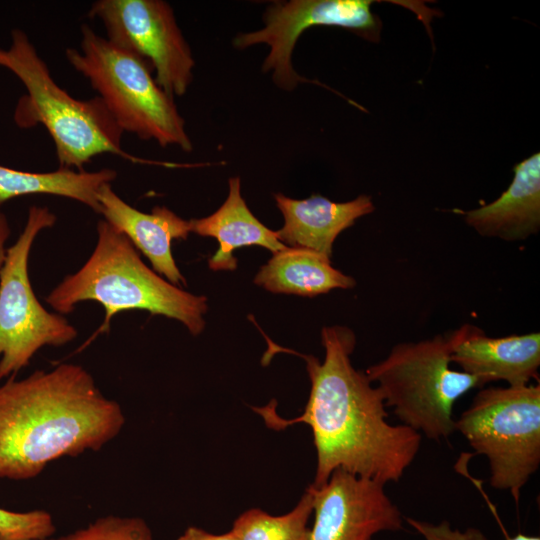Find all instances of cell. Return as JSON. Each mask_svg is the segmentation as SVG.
<instances>
[{
    "mask_svg": "<svg viewBox=\"0 0 540 540\" xmlns=\"http://www.w3.org/2000/svg\"><path fill=\"white\" fill-rule=\"evenodd\" d=\"M373 0H290L275 1L263 13L264 26L233 39L237 49L265 44L269 52L262 71L271 72L274 83L292 91L299 82H311L296 73L292 54L300 35L312 26H337L377 43L382 22L371 10Z\"/></svg>",
    "mask_w": 540,
    "mask_h": 540,
    "instance_id": "30bf717a",
    "label": "cell"
},
{
    "mask_svg": "<svg viewBox=\"0 0 540 540\" xmlns=\"http://www.w3.org/2000/svg\"><path fill=\"white\" fill-rule=\"evenodd\" d=\"M71 66L89 80L123 132L162 147L193 149L174 98L152 76V68L135 53L81 26L80 49L65 52Z\"/></svg>",
    "mask_w": 540,
    "mask_h": 540,
    "instance_id": "5b68a950",
    "label": "cell"
},
{
    "mask_svg": "<svg viewBox=\"0 0 540 540\" xmlns=\"http://www.w3.org/2000/svg\"><path fill=\"white\" fill-rule=\"evenodd\" d=\"M116 177L117 172L108 168L94 172L67 168L27 172L0 165V205L26 195L51 194L73 199L99 213V190Z\"/></svg>",
    "mask_w": 540,
    "mask_h": 540,
    "instance_id": "ac0fdd59",
    "label": "cell"
},
{
    "mask_svg": "<svg viewBox=\"0 0 540 540\" xmlns=\"http://www.w3.org/2000/svg\"><path fill=\"white\" fill-rule=\"evenodd\" d=\"M98 202L103 219L146 256L155 272L173 285L186 284L173 258L171 243L188 237L190 220L182 219L165 206H156L150 213L139 211L121 199L111 184L100 188Z\"/></svg>",
    "mask_w": 540,
    "mask_h": 540,
    "instance_id": "4fadbf2b",
    "label": "cell"
},
{
    "mask_svg": "<svg viewBox=\"0 0 540 540\" xmlns=\"http://www.w3.org/2000/svg\"><path fill=\"white\" fill-rule=\"evenodd\" d=\"M177 540H237L230 530L224 534H212L198 527H188Z\"/></svg>",
    "mask_w": 540,
    "mask_h": 540,
    "instance_id": "603a6c76",
    "label": "cell"
},
{
    "mask_svg": "<svg viewBox=\"0 0 540 540\" xmlns=\"http://www.w3.org/2000/svg\"><path fill=\"white\" fill-rule=\"evenodd\" d=\"M405 521L416 530L425 540H488L485 534L475 527H469L465 531L453 529L446 520L439 524L427 521L405 518Z\"/></svg>",
    "mask_w": 540,
    "mask_h": 540,
    "instance_id": "7402d4cb",
    "label": "cell"
},
{
    "mask_svg": "<svg viewBox=\"0 0 540 540\" xmlns=\"http://www.w3.org/2000/svg\"><path fill=\"white\" fill-rule=\"evenodd\" d=\"M10 225L6 215L0 212V270L6 257V242L10 236Z\"/></svg>",
    "mask_w": 540,
    "mask_h": 540,
    "instance_id": "cb8c5ba5",
    "label": "cell"
},
{
    "mask_svg": "<svg viewBox=\"0 0 540 540\" xmlns=\"http://www.w3.org/2000/svg\"><path fill=\"white\" fill-rule=\"evenodd\" d=\"M384 484L336 469L320 487L308 488L314 520L309 540H371L403 529L404 518Z\"/></svg>",
    "mask_w": 540,
    "mask_h": 540,
    "instance_id": "8fae6325",
    "label": "cell"
},
{
    "mask_svg": "<svg viewBox=\"0 0 540 540\" xmlns=\"http://www.w3.org/2000/svg\"><path fill=\"white\" fill-rule=\"evenodd\" d=\"M451 363L475 376L481 384L503 380L508 386L539 381L540 333L489 337L473 326L454 330Z\"/></svg>",
    "mask_w": 540,
    "mask_h": 540,
    "instance_id": "7c38bea8",
    "label": "cell"
},
{
    "mask_svg": "<svg viewBox=\"0 0 540 540\" xmlns=\"http://www.w3.org/2000/svg\"><path fill=\"white\" fill-rule=\"evenodd\" d=\"M476 454L487 458L489 482L518 503L540 465V384L481 389L455 420Z\"/></svg>",
    "mask_w": 540,
    "mask_h": 540,
    "instance_id": "52a82bcc",
    "label": "cell"
},
{
    "mask_svg": "<svg viewBox=\"0 0 540 540\" xmlns=\"http://www.w3.org/2000/svg\"><path fill=\"white\" fill-rule=\"evenodd\" d=\"M55 531L53 518L47 511L14 512L0 508V540H44Z\"/></svg>",
    "mask_w": 540,
    "mask_h": 540,
    "instance_id": "44dd1931",
    "label": "cell"
},
{
    "mask_svg": "<svg viewBox=\"0 0 540 540\" xmlns=\"http://www.w3.org/2000/svg\"><path fill=\"white\" fill-rule=\"evenodd\" d=\"M125 425L81 365L59 364L0 386V478L29 480L49 463L98 451Z\"/></svg>",
    "mask_w": 540,
    "mask_h": 540,
    "instance_id": "7a4b0ae2",
    "label": "cell"
},
{
    "mask_svg": "<svg viewBox=\"0 0 540 540\" xmlns=\"http://www.w3.org/2000/svg\"><path fill=\"white\" fill-rule=\"evenodd\" d=\"M507 540H540V537L518 533L513 537H507Z\"/></svg>",
    "mask_w": 540,
    "mask_h": 540,
    "instance_id": "d4e9b609",
    "label": "cell"
},
{
    "mask_svg": "<svg viewBox=\"0 0 540 540\" xmlns=\"http://www.w3.org/2000/svg\"><path fill=\"white\" fill-rule=\"evenodd\" d=\"M321 343L325 350L323 361L292 352L306 362L311 383L302 414L285 420L271 412L269 406L256 411L275 429L300 422L311 428L317 455L313 487L323 485L336 469L384 485L398 482L416 458L422 435L387 421L380 390L351 362L356 337L350 328L323 327Z\"/></svg>",
    "mask_w": 540,
    "mask_h": 540,
    "instance_id": "6da1fadb",
    "label": "cell"
},
{
    "mask_svg": "<svg viewBox=\"0 0 540 540\" xmlns=\"http://www.w3.org/2000/svg\"><path fill=\"white\" fill-rule=\"evenodd\" d=\"M465 222L479 235L520 241L540 229V154L514 166V178L493 202L464 213Z\"/></svg>",
    "mask_w": 540,
    "mask_h": 540,
    "instance_id": "9a60e30c",
    "label": "cell"
},
{
    "mask_svg": "<svg viewBox=\"0 0 540 540\" xmlns=\"http://www.w3.org/2000/svg\"><path fill=\"white\" fill-rule=\"evenodd\" d=\"M284 224L277 231L285 246L306 248L331 257L334 241L355 221L375 210L370 196L360 195L348 202H333L322 195L296 200L274 194Z\"/></svg>",
    "mask_w": 540,
    "mask_h": 540,
    "instance_id": "5bb4252c",
    "label": "cell"
},
{
    "mask_svg": "<svg viewBox=\"0 0 540 540\" xmlns=\"http://www.w3.org/2000/svg\"><path fill=\"white\" fill-rule=\"evenodd\" d=\"M84 301L104 308L97 334L108 332L112 318L129 310L175 319L192 335H199L206 325L207 298L173 285L150 269L130 240L104 219L97 223V241L90 257L46 297L61 315L73 312Z\"/></svg>",
    "mask_w": 540,
    "mask_h": 540,
    "instance_id": "3957f363",
    "label": "cell"
},
{
    "mask_svg": "<svg viewBox=\"0 0 540 540\" xmlns=\"http://www.w3.org/2000/svg\"><path fill=\"white\" fill-rule=\"evenodd\" d=\"M44 540H153V537L143 519L110 515L68 535Z\"/></svg>",
    "mask_w": 540,
    "mask_h": 540,
    "instance_id": "ffe728a7",
    "label": "cell"
},
{
    "mask_svg": "<svg viewBox=\"0 0 540 540\" xmlns=\"http://www.w3.org/2000/svg\"><path fill=\"white\" fill-rule=\"evenodd\" d=\"M228 196L224 203L211 215L191 219V232L203 237L217 239L219 248L209 259L210 269L235 270L237 259L233 251L243 246L257 245L273 253L285 249L277 231L270 230L250 211L241 195L239 177L228 181Z\"/></svg>",
    "mask_w": 540,
    "mask_h": 540,
    "instance_id": "2e32d148",
    "label": "cell"
},
{
    "mask_svg": "<svg viewBox=\"0 0 540 540\" xmlns=\"http://www.w3.org/2000/svg\"><path fill=\"white\" fill-rule=\"evenodd\" d=\"M454 331L418 342H401L366 370L386 407L403 424L440 441L455 431L457 400L483 385L475 376L451 367Z\"/></svg>",
    "mask_w": 540,
    "mask_h": 540,
    "instance_id": "8992f818",
    "label": "cell"
},
{
    "mask_svg": "<svg viewBox=\"0 0 540 540\" xmlns=\"http://www.w3.org/2000/svg\"><path fill=\"white\" fill-rule=\"evenodd\" d=\"M56 220L47 207L31 206L21 234L7 248L0 270V380L28 366L42 347L63 346L78 335L63 315L42 306L29 277L32 245Z\"/></svg>",
    "mask_w": 540,
    "mask_h": 540,
    "instance_id": "ba28073f",
    "label": "cell"
},
{
    "mask_svg": "<svg viewBox=\"0 0 540 540\" xmlns=\"http://www.w3.org/2000/svg\"><path fill=\"white\" fill-rule=\"evenodd\" d=\"M254 283L272 293L313 297L333 289L353 288L356 281L335 269L330 258L319 252L286 247L273 253Z\"/></svg>",
    "mask_w": 540,
    "mask_h": 540,
    "instance_id": "e0dca14e",
    "label": "cell"
},
{
    "mask_svg": "<svg viewBox=\"0 0 540 540\" xmlns=\"http://www.w3.org/2000/svg\"><path fill=\"white\" fill-rule=\"evenodd\" d=\"M107 39L144 59L155 81L171 97L184 95L195 61L172 7L162 0H98L88 12Z\"/></svg>",
    "mask_w": 540,
    "mask_h": 540,
    "instance_id": "9c48e42d",
    "label": "cell"
},
{
    "mask_svg": "<svg viewBox=\"0 0 540 540\" xmlns=\"http://www.w3.org/2000/svg\"><path fill=\"white\" fill-rule=\"evenodd\" d=\"M0 67L11 71L26 89L14 111L16 125L44 126L54 142L59 168L83 170L93 157L104 153L134 163L175 166L125 152L121 146L124 132L101 98L79 100L62 89L21 29H13L9 47L0 48Z\"/></svg>",
    "mask_w": 540,
    "mask_h": 540,
    "instance_id": "277c9868",
    "label": "cell"
},
{
    "mask_svg": "<svg viewBox=\"0 0 540 540\" xmlns=\"http://www.w3.org/2000/svg\"><path fill=\"white\" fill-rule=\"evenodd\" d=\"M312 513L313 497L307 488L290 512L273 516L261 509H249L234 521L231 531L237 540H309Z\"/></svg>",
    "mask_w": 540,
    "mask_h": 540,
    "instance_id": "d6986e66",
    "label": "cell"
}]
</instances>
